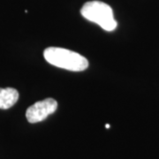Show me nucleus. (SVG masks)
Wrapping results in <instances>:
<instances>
[{"label": "nucleus", "mask_w": 159, "mask_h": 159, "mask_svg": "<svg viewBox=\"0 0 159 159\" xmlns=\"http://www.w3.org/2000/svg\"><path fill=\"white\" fill-rule=\"evenodd\" d=\"M19 99V92L13 88H0V109L7 110L13 106Z\"/></svg>", "instance_id": "4"}, {"label": "nucleus", "mask_w": 159, "mask_h": 159, "mask_svg": "<svg viewBox=\"0 0 159 159\" xmlns=\"http://www.w3.org/2000/svg\"><path fill=\"white\" fill-rule=\"evenodd\" d=\"M43 57L52 66L73 72H81L89 67V61L85 57L64 48L49 47L43 51Z\"/></svg>", "instance_id": "1"}, {"label": "nucleus", "mask_w": 159, "mask_h": 159, "mask_svg": "<svg viewBox=\"0 0 159 159\" xmlns=\"http://www.w3.org/2000/svg\"><path fill=\"white\" fill-rule=\"evenodd\" d=\"M80 13L86 20L97 23L106 31H113L118 23L115 20L111 7L101 1H89L84 4Z\"/></svg>", "instance_id": "2"}, {"label": "nucleus", "mask_w": 159, "mask_h": 159, "mask_svg": "<svg viewBox=\"0 0 159 159\" xmlns=\"http://www.w3.org/2000/svg\"><path fill=\"white\" fill-rule=\"evenodd\" d=\"M57 108V102L53 98H46L44 100L34 102L28 108L26 117L29 123H38L44 120L51 114L54 113Z\"/></svg>", "instance_id": "3"}, {"label": "nucleus", "mask_w": 159, "mask_h": 159, "mask_svg": "<svg viewBox=\"0 0 159 159\" xmlns=\"http://www.w3.org/2000/svg\"><path fill=\"white\" fill-rule=\"evenodd\" d=\"M105 127H106V128H110V127H111V125H109V124H106V125H105Z\"/></svg>", "instance_id": "5"}]
</instances>
